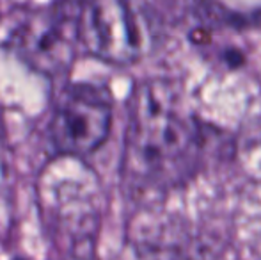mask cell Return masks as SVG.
Returning a JSON list of instances; mask_svg holds the SVG:
<instances>
[{"label": "cell", "mask_w": 261, "mask_h": 260, "mask_svg": "<svg viewBox=\"0 0 261 260\" xmlns=\"http://www.w3.org/2000/svg\"><path fill=\"white\" fill-rule=\"evenodd\" d=\"M206 132L165 84L135 89L128 105L121 175L134 198L162 196L187 184L203 166Z\"/></svg>", "instance_id": "obj_1"}, {"label": "cell", "mask_w": 261, "mask_h": 260, "mask_svg": "<svg viewBox=\"0 0 261 260\" xmlns=\"http://www.w3.org/2000/svg\"><path fill=\"white\" fill-rule=\"evenodd\" d=\"M112 116V98L105 89L73 84L57 98L48 125L50 143L62 155H89L107 141Z\"/></svg>", "instance_id": "obj_2"}, {"label": "cell", "mask_w": 261, "mask_h": 260, "mask_svg": "<svg viewBox=\"0 0 261 260\" xmlns=\"http://www.w3.org/2000/svg\"><path fill=\"white\" fill-rule=\"evenodd\" d=\"M6 170V155H4V130H2V120H0V180L4 177Z\"/></svg>", "instance_id": "obj_3"}]
</instances>
